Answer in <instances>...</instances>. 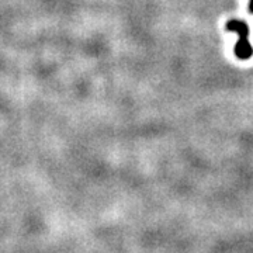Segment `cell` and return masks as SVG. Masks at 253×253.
I'll return each instance as SVG.
<instances>
[{
  "label": "cell",
  "mask_w": 253,
  "mask_h": 253,
  "mask_svg": "<svg viewBox=\"0 0 253 253\" xmlns=\"http://www.w3.org/2000/svg\"><path fill=\"white\" fill-rule=\"evenodd\" d=\"M226 31H235L239 36V41L235 45V55L239 59H249L253 55V48L249 42V26L244 20L231 18L226 23Z\"/></svg>",
  "instance_id": "cell-1"
},
{
  "label": "cell",
  "mask_w": 253,
  "mask_h": 253,
  "mask_svg": "<svg viewBox=\"0 0 253 253\" xmlns=\"http://www.w3.org/2000/svg\"><path fill=\"white\" fill-rule=\"evenodd\" d=\"M249 13L253 14V0H249Z\"/></svg>",
  "instance_id": "cell-2"
}]
</instances>
